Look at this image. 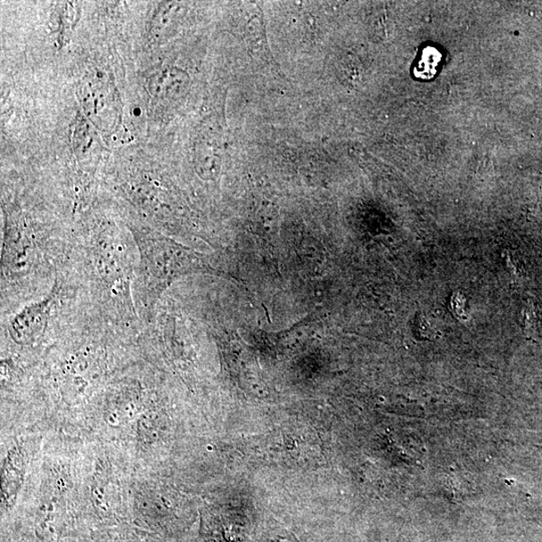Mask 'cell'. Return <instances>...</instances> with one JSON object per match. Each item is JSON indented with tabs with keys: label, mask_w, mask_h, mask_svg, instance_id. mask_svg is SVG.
Wrapping results in <instances>:
<instances>
[{
	"label": "cell",
	"mask_w": 542,
	"mask_h": 542,
	"mask_svg": "<svg viewBox=\"0 0 542 542\" xmlns=\"http://www.w3.org/2000/svg\"><path fill=\"white\" fill-rule=\"evenodd\" d=\"M523 318L524 330L529 334L536 332L538 327V317L536 309L533 308L531 302L524 309Z\"/></svg>",
	"instance_id": "obj_4"
},
{
	"label": "cell",
	"mask_w": 542,
	"mask_h": 542,
	"mask_svg": "<svg viewBox=\"0 0 542 542\" xmlns=\"http://www.w3.org/2000/svg\"><path fill=\"white\" fill-rule=\"evenodd\" d=\"M138 250L134 301L138 315L146 327L158 313V302L174 278L184 267L189 250L149 228L133 227Z\"/></svg>",
	"instance_id": "obj_2"
},
{
	"label": "cell",
	"mask_w": 542,
	"mask_h": 542,
	"mask_svg": "<svg viewBox=\"0 0 542 542\" xmlns=\"http://www.w3.org/2000/svg\"><path fill=\"white\" fill-rule=\"evenodd\" d=\"M79 246L92 309L125 330L139 328L141 320L133 294L138 267L134 238L130 240L114 227H97Z\"/></svg>",
	"instance_id": "obj_1"
},
{
	"label": "cell",
	"mask_w": 542,
	"mask_h": 542,
	"mask_svg": "<svg viewBox=\"0 0 542 542\" xmlns=\"http://www.w3.org/2000/svg\"><path fill=\"white\" fill-rule=\"evenodd\" d=\"M73 277L72 274L61 271L55 278L52 289L43 298L29 302L13 313L6 323V332L13 343L20 346H32L44 338L49 328L65 326L56 324L61 318V310H65L69 294L76 287L72 283Z\"/></svg>",
	"instance_id": "obj_3"
},
{
	"label": "cell",
	"mask_w": 542,
	"mask_h": 542,
	"mask_svg": "<svg viewBox=\"0 0 542 542\" xmlns=\"http://www.w3.org/2000/svg\"><path fill=\"white\" fill-rule=\"evenodd\" d=\"M418 318L419 319L417 325L419 331H420L421 334H425L424 335H426L427 339H428V336L427 335L436 334V330H435V327L432 326V324L430 323L428 318H426L425 316H420Z\"/></svg>",
	"instance_id": "obj_5"
}]
</instances>
